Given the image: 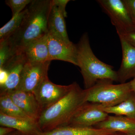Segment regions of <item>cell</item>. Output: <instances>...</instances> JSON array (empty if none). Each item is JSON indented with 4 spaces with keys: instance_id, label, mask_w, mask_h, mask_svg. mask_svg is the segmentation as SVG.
I'll return each instance as SVG.
<instances>
[{
    "instance_id": "6da1fadb",
    "label": "cell",
    "mask_w": 135,
    "mask_h": 135,
    "mask_svg": "<svg viewBox=\"0 0 135 135\" xmlns=\"http://www.w3.org/2000/svg\"><path fill=\"white\" fill-rule=\"evenodd\" d=\"M51 0H32L18 29L6 39L15 52L22 50L28 44L49 33L48 22Z\"/></svg>"
},
{
    "instance_id": "7a4b0ae2",
    "label": "cell",
    "mask_w": 135,
    "mask_h": 135,
    "mask_svg": "<svg viewBox=\"0 0 135 135\" xmlns=\"http://www.w3.org/2000/svg\"><path fill=\"white\" fill-rule=\"evenodd\" d=\"M86 91L77 83L62 99L42 112L37 121L41 132L49 131L67 125L73 116L87 102Z\"/></svg>"
},
{
    "instance_id": "3957f363",
    "label": "cell",
    "mask_w": 135,
    "mask_h": 135,
    "mask_svg": "<svg viewBox=\"0 0 135 135\" xmlns=\"http://www.w3.org/2000/svg\"><path fill=\"white\" fill-rule=\"evenodd\" d=\"M77 46L76 61L83 77L85 89H88L102 80L118 82L117 71L112 66L97 57L90 46L87 33L83 34Z\"/></svg>"
},
{
    "instance_id": "277c9868",
    "label": "cell",
    "mask_w": 135,
    "mask_h": 135,
    "mask_svg": "<svg viewBox=\"0 0 135 135\" xmlns=\"http://www.w3.org/2000/svg\"><path fill=\"white\" fill-rule=\"evenodd\" d=\"M110 80L98 81L86 91L87 102L99 104L103 107L117 105L133 93L130 82L114 84Z\"/></svg>"
},
{
    "instance_id": "5b68a950",
    "label": "cell",
    "mask_w": 135,
    "mask_h": 135,
    "mask_svg": "<svg viewBox=\"0 0 135 135\" xmlns=\"http://www.w3.org/2000/svg\"><path fill=\"white\" fill-rule=\"evenodd\" d=\"M96 1L110 18L118 35L135 30L124 0H98Z\"/></svg>"
},
{
    "instance_id": "8992f818",
    "label": "cell",
    "mask_w": 135,
    "mask_h": 135,
    "mask_svg": "<svg viewBox=\"0 0 135 135\" xmlns=\"http://www.w3.org/2000/svg\"><path fill=\"white\" fill-rule=\"evenodd\" d=\"M72 87L73 83L67 86L54 84L47 77L39 85L33 93L42 111L50 107L66 95Z\"/></svg>"
},
{
    "instance_id": "52a82bcc",
    "label": "cell",
    "mask_w": 135,
    "mask_h": 135,
    "mask_svg": "<svg viewBox=\"0 0 135 135\" xmlns=\"http://www.w3.org/2000/svg\"><path fill=\"white\" fill-rule=\"evenodd\" d=\"M50 62H27L22 71L17 89L33 93L39 85L48 77V71Z\"/></svg>"
},
{
    "instance_id": "ba28073f",
    "label": "cell",
    "mask_w": 135,
    "mask_h": 135,
    "mask_svg": "<svg viewBox=\"0 0 135 135\" xmlns=\"http://www.w3.org/2000/svg\"><path fill=\"white\" fill-rule=\"evenodd\" d=\"M109 115L102 110L101 104L87 102L81 107L66 126L93 128L105 120Z\"/></svg>"
},
{
    "instance_id": "9c48e42d",
    "label": "cell",
    "mask_w": 135,
    "mask_h": 135,
    "mask_svg": "<svg viewBox=\"0 0 135 135\" xmlns=\"http://www.w3.org/2000/svg\"><path fill=\"white\" fill-rule=\"evenodd\" d=\"M28 62L23 51H18L2 67L7 71L8 77L4 86L0 87L1 93H8L17 89L21 75L26 64Z\"/></svg>"
},
{
    "instance_id": "30bf717a",
    "label": "cell",
    "mask_w": 135,
    "mask_h": 135,
    "mask_svg": "<svg viewBox=\"0 0 135 135\" xmlns=\"http://www.w3.org/2000/svg\"><path fill=\"white\" fill-rule=\"evenodd\" d=\"M48 46L50 61L62 60L77 66L76 44L68 43L48 33Z\"/></svg>"
},
{
    "instance_id": "8fae6325",
    "label": "cell",
    "mask_w": 135,
    "mask_h": 135,
    "mask_svg": "<svg viewBox=\"0 0 135 135\" xmlns=\"http://www.w3.org/2000/svg\"><path fill=\"white\" fill-rule=\"evenodd\" d=\"M122 59L120 67L117 71L118 82H127L135 77V47L120 36Z\"/></svg>"
},
{
    "instance_id": "7c38bea8",
    "label": "cell",
    "mask_w": 135,
    "mask_h": 135,
    "mask_svg": "<svg viewBox=\"0 0 135 135\" xmlns=\"http://www.w3.org/2000/svg\"><path fill=\"white\" fill-rule=\"evenodd\" d=\"M7 94L27 116L37 121L42 110L33 93L16 89Z\"/></svg>"
},
{
    "instance_id": "4fadbf2b",
    "label": "cell",
    "mask_w": 135,
    "mask_h": 135,
    "mask_svg": "<svg viewBox=\"0 0 135 135\" xmlns=\"http://www.w3.org/2000/svg\"><path fill=\"white\" fill-rule=\"evenodd\" d=\"M0 125L14 129L24 135H36L41 132L37 121L33 119L8 116L1 112Z\"/></svg>"
},
{
    "instance_id": "5bb4252c",
    "label": "cell",
    "mask_w": 135,
    "mask_h": 135,
    "mask_svg": "<svg viewBox=\"0 0 135 135\" xmlns=\"http://www.w3.org/2000/svg\"><path fill=\"white\" fill-rule=\"evenodd\" d=\"M48 33L28 44L22 50L28 62L50 61L48 46Z\"/></svg>"
},
{
    "instance_id": "9a60e30c",
    "label": "cell",
    "mask_w": 135,
    "mask_h": 135,
    "mask_svg": "<svg viewBox=\"0 0 135 135\" xmlns=\"http://www.w3.org/2000/svg\"><path fill=\"white\" fill-rule=\"evenodd\" d=\"M65 18L58 7L53 5L51 2L48 22L49 33L66 42L70 43L72 42L68 37Z\"/></svg>"
},
{
    "instance_id": "2e32d148",
    "label": "cell",
    "mask_w": 135,
    "mask_h": 135,
    "mask_svg": "<svg viewBox=\"0 0 135 135\" xmlns=\"http://www.w3.org/2000/svg\"><path fill=\"white\" fill-rule=\"evenodd\" d=\"M93 128L128 134L135 131V120L125 116L109 115Z\"/></svg>"
},
{
    "instance_id": "e0dca14e",
    "label": "cell",
    "mask_w": 135,
    "mask_h": 135,
    "mask_svg": "<svg viewBox=\"0 0 135 135\" xmlns=\"http://www.w3.org/2000/svg\"><path fill=\"white\" fill-rule=\"evenodd\" d=\"M112 131L95 128L62 126L49 131L40 132L36 135H104L113 133Z\"/></svg>"
},
{
    "instance_id": "ac0fdd59",
    "label": "cell",
    "mask_w": 135,
    "mask_h": 135,
    "mask_svg": "<svg viewBox=\"0 0 135 135\" xmlns=\"http://www.w3.org/2000/svg\"><path fill=\"white\" fill-rule=\"evenodd\" d=\"M101 108L108 114L125 116L135 120V94L133 92L127 99L117 105L109 107L101 105Z\"/></svg>"
},
{
    "instance_id": "d6986e66",
    "label": "cell",
    "mask_w": 135,
    "mask_h": 135,
    "mask_svg": "<svg viewBox=\"0 0 135 135\" xmlns=\"http://www.w3.org/2000/svg\"><path fill=\"white\" fill-rule=\"evenodd\" d=\"M0 112L8 116L31 119L15 104L7 93L0 94Z\"/></svg>"
},
{
    "instance_id": "ffe728a7",
    "label": "cell",
    "mask_w": 135,
    "mask_h": 135,
    "mask_svg": "<svg viewBox=\"0 0 135 135\" xmlns=\"http://www.w3.org/2000/svg\"><path fill=\"white\" fill-rule=\"evenodd\" d=\"M27 7L12 16L10 20L0 29V40L8 38L19 28L27 12Z\"/></svg>"
},
{
    "instance_id": "44dd1931",
    "label": "cell",
    "mask_w": 135,
    "mask_h": 135,
    "mask_svg": "<svg viewBox=\"0 0 135 135\" xmlns=\"http://www.w3.org/2000/svg\"><path fill=\"white\" fill-rule=\"evenodd\" d=\"M17 52L14 51L7 40H0V68L5 65Z\"/></svg>"
},
{
    "instance_id": "7402d4cb",
    "label": "cell",
    "mask_w": 135,
    "mask_h": 135,
    "mask_svg": "<svg viewBox=\"0 0 135 135\" xmlns=\"http://www.w3.org/2000/svg\"><path fill=\"white\" fill-rule=\"evenodd\" d=\"M32 0H6V4L12 11V16L24 9Z\"/></svg>"
},
{
    "instance_id": "603a6c76",
    "label": "cell",
    "mask_w": 135,
    "mask_h": 135,
    "mask_svg": "<svg viewBox=\"0 0 135 135\" xmlns=\"http://www.w3.org/2000/svg\"><path fill=\"white\" fill-rule=\"evenodd\" d=\"M70 1L69 0H52L51 1L52 4L58 7L65 18L67 17V13L66 11V7L67 3Z\"/></svg>"
},
{
    "instance_id": "cb8c5ba5",
    "label": "cell",
    "mask_w": 135,
    "mask_h": 135,
    "mask_svg": "<svg viewBox=\"0 0 135 135\" xmlns=\"http://www.w3.org/2000/svg\"><path fill=\"white\" fill-rule=\"evenodd\" d=\"M135 27V0H124Z\"/></svg>"
},
{
    "instance_id": "d4e9b609",
    "label": "cell",
    "mask_w": 135,
    "mask_h": 135,
    "mask_svg": "<svg viewBox=\"0 0 135 135\" xmlns=\"http://www.w3.org/2000/svg\"><path fill=\"white\" fill-rule=\"evenodd\" d=\"M119 36L122 37L131 44L135 47V29L132 31L118 35Z\"/></svg>"
},
{
    "instance_id": "484cf974",
    "label": "cell",
    "mask_w": 135,
    "mask_h": 135,
    "mask_svg": "<svg viewBox=\"0 0 135 135\" xmlns=\"http://www.w3.org/2000/svg\"><path fill=\"white\" fill-rule=\"evenodd\" d=\"M8 73L7 70L3 68H0V87L4 86L7 81Z\"/></svg>"
},
{
    "instance_id": "4316f807",
    "label": "cell",
    "mask_w": 135,
    "mask_h": 135,
    "mask_svg": "<svg viewBox=\"0 0 135 135\" xmlns=\"http://www.w3.org/2000/svg\"><path fill=\"white\" fill-rule=\"evenodd\" d=\"M15 129L8 127H0V135H6L15 131Z\"/></svg>"
},
{
    "instance_id": "83f0119b",
    "label": "cell",
    "mask_w": 135,
    "mask_h": 135,
    "mask_svg": "<svg viewBox=\"0 0 135 135\" xmlns=\"http://www.w3.org/2000/svg\"><path fill=\"white\" fill-rule=\"evenodd\" d=\"M131 86L133 93L135 94V77L132 79L131 80L129 81Z\"/></svg>"
},
{
    "instance_id": "f1b7e54d",
    "label": "cell",
    "mask_w": 135,
    "mask_h": 135,
    "mask_svg": "<svg viewBox=\"0 0 135 135\" xmlns=\"http://www.w3.org/2000/svg\"><path fill=\"white\" fill-rule=\"evenodd\" d=\"M24 135L21 133V132H20L19 131H18L17 130H15V131L13 132H11V133H9L7 135Z\"/></svg>"
},
{
    "instance_id": "f546056e",
    "label": "cell",
    "mask_w": 135,
    "mask_h": 135,
    "mask_svg": "<svg viewBox=\"0 0 135 135\" xmlns=\"http://www.w3.org/2000/svg\"><path fill=\"white\" fill-rule=\"evenodd\" d=\"M104 135H127V134L126 133H122V132H114L113 133Z\"/></svg>"
},
{
    "instance_id": "4dcf8cb0",
    "label": "cell",
    "mask_w": 135,
    "mask_h": 135,
    "mask_svg": "<svg viewBox=\"0 0 135 135\" xmlns=\"http://www.w3.org/2000/svg\"><path fill=\"white\" fill-rule=\"evenodd\" d=\"M127 134V135H135V131L131 132V133H128V134Z\"/></svg>"
}]
</instances>
